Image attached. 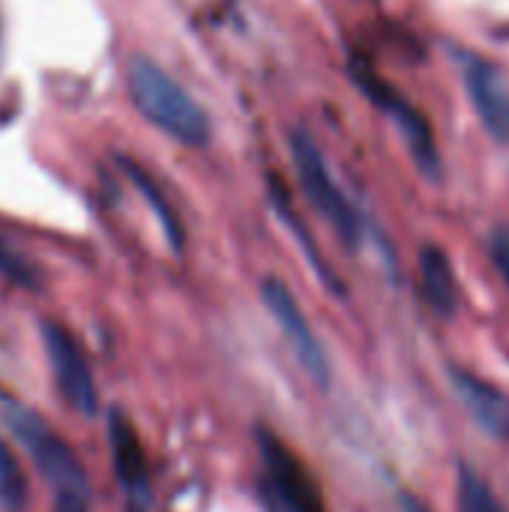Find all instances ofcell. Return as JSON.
I'll return each mask as SVG.
<instances>
[{
    "label": "cell",
    "instance_id": "6da1fadb",
    "mask_svg": "<svg viewBox=\"0 0 509 512\" xmlns=\"http://www.w3.org/2000/svg\"><path fill=\"white\" fill-rule=\"evenodd\" d=\"M126 90L141 117L174 141L186 147H204L210 141L207 111L156 60L132 54L126 60Z\"/></svg>",
    "mask_w": 509,
    "mask_h": 512
},
{
    "label": "cell",
    "instance_id": "7a4b0ae2",
    "mask_svg": "<svg viewBox=\"0 0 509 512\" xmlns=\"http://www.w3.org/2000/svg\"><path fill=\"white\" fill-rule=\"evenodd\" d=\"M3 420L27 450L39 477L54 489V512H87L90 483L69 444L51 426H45L39 414L18 402H3Z\"/></svg>",
    "mask_w": 509,
    "mask_h": 512
},
{
    "label": "cell",
    "instance_id": "3957f363",
    "mask_svg": "<svg viewBox=\"0 0 509 512\" xmlns=\"http://www.w3.org/2000/svg\"><path fill=\"white\" fill-rule=\"evenodd\" d=\"M288 144H291V156H294L297 177H300L306 198L333 225L339 240L354 252L363 240V219L354 210V204L348 201V195L339 189V183L333 180L321 147L315 144V138L306 129H294Z\"/></svg>",
    "mask_w": 509,
    "mask_h": 512
},
{
    "label": "cell",
    "instance_id": "277c9868",
    "mask_svg": "<svg viewBox=\"0 0 509 512\" xmlns=\"http://www.w3.org/2000/svg\"><path fill=\"white\" fill-rule=\"evenodd\" d=\"M351 78L357 81V87H360V90H363L387 117H393V123L399 126V132H402V138H405V144H408V150H411L417 168H420L429 180H441L444 165H441V153H438L435 132H432V126H429V120H426V117H423V114H420L396 87H390L381 75H375L372 66H366V63H351Z\"/></svg>",
    "mask_w": 509,
    "mask_h": 512
},
{
    "label": "cell",
    "instance_id": "5b68a950",
    "mask_svg": "<svg viewBox=\"0 0 509 512\" xmlns=\"http://www.w3.org/2000/svg\"><path fill=\"white\" fill-rule=\"evenodd\" d=\"M261 300H264V306L270 309V315L276 318V324H279V330H282L288 348H291L294 357L300 360V366L309 372V378H312L318 387L327 390V387H330V360H327V354H324V348H321L315 330L309 327V321H306L300 303L294 300L291 288H288L282 279L267 276V279L261 282Z\"/></svg>",
    "mask_w": 509,
    "mask_h": 512
},
{
    "label": "cell",
    "instance_id": "8992f818",
    "mask_svg": "<svg viewBox=\"0 0 509 512\" xmlns=\"http://www.w3.org/2000/svg\"><path fill=\"white\" fill-rule=\"evenodd\" d=\"M258 438V453L264 459L267 468V480H270V495L279 501V507L285 512H327L321 492L312 480V474L303 468V462L264 426L255 429Z\"/></svg>",
    "mask_w": 509,
    "mask_h": 512
},
{
    "label": "cell",
    "instance_id": "52a82bcc",
    "mask_svg": "<svg viewBox=\"0 0 509 512\" xmlns=\"http://www.w3.org/2000/svg\"><path fill=\"white\" fill-rule=\"evenodd\" d=\"M42 345H45V357L51 363L54 381L60 396L69 402V408H75L84 417H96L99 414V393L90 375V366L78 348V342L72 339V333L66 327H60L57 321H42Z\"/></svg>",
    "mask_w": 509,
    "mask_h": 512
},
{
    "label": "cell",
    "instance_id": "ba28073f",
    "mask_svg": "<svg viewBox=\"0 0 509 512\" xmlns=\"http://www.w3.org/2000/svg\"><path fill=\"white\" fill-rule=\"evenodd\" d=\"M456 60H459L468 99L474 102L483 129L498 144H509V87L504 72L495 63L465 48H456Z\"/></svg>",
    "mask_w": 509,
    "mask_h": 512
},
{
    "label": "cell",
    "instance_id": "9c48e42d",
    "mask_svg": "<svg viewBox=\"0 0 509 512\" xmlns=\"http://www.w3.org/2000/svg\"><path fill=\"white\" fill-rule=\"evenodd\" d=\"M108 441H111V459L114 474L126 492V501L132 512H144L150 504V474H147V456L138 441L135 426L120 408L108 411Z\"/></svg>",
    "mask_w": 509,
    "mask_h": 512
},
{
    "label": "cell",
    "instance_id": "30bf717a",
    "mask_svg": "<svg viewBox=\"0 0 509 512\" xmlns=\"http://www.w3.org/2000/svg\"><path fill=\"white\" fill-rule=\"evenodd\" d=\"M450 381H453V390H456L462 408L480 426V432H486L492 441H509L507 396L498 387H492V384H486L477 375L462 372V369H450Z\"/></svg>",
    "mask_w": 509,
    "mask_h": 512
},
{
    "label": "cell",
    "instance_id": "8fae6325",
    "mask_svg": "<svg viewBox=\"0 0 509 512\" xmlns=\"http://www.w3.org/2000/svg\"><path fill=\"white\" fill-rule=\"evenodd\" d=\"M420 285H423V297L429 309L441 321H450L459 309V282L444 249L438 246L420 249Z\"/></svg>",
    "mask_w": 509,
    "mask_h": 512
},
{
    "label": "cell",
    "instance_id": "7c38bea8",
    "mask_svg": "<svg viewBox=\"0 0 509 512\" xmlns=\"http://www.w3.org/2000/svg\"><path fill=\"white\" fill-rule=\"evenodd\" d=\"M117 165H120V171L129 177V183L138 189V195L150 204L153 216L159 219V225H162V231H165L168 246H171L174 252H183V246H186L183 225H180V219H177L174 207L165 201V195H162V189L156 186V180H153V177H150L138 162H135V159H129V156H117Z\"/></svg>",
    "mask_w": 509,
    "mask_h": 512
},
{
    "label": "cell",
    "instance_id": "4fadbf2b",
    "mask_svg": "<svg viewBox=\"0 0 509 512\" xmlns=\"http://www.w3.org/2000/svg\"><path fill=\"white\" fill-rule=\"evenodd\" d=\"M273 207H276V210H279V216H282V219L288 222V228H291V231L297 234L300 246L306 249V255H309L312 267L318 270V276L324 279V285H327V288H330L333 294H339V297H342V294H345V285H342V282H339V279H336V276L330 273V267H327V264H324V258L318 255V246H315V243H312V237L306 234L303 222H300V219L294 216V210H291V204H288V198H285V192H282V186H279V183H273Z\"/></svg>",
    "mask_w": 509,
    "mask_h": 512
},
{
    "label": "cell",
    "instance_id": "5bb4252c",
    "mask_svg": "<svg viewBox=\"0 0 509 512\" xmlns=\"http://www.w3.org/2000/svg\"><path fill=\"white\" fill-rule=\"evenodd\" d=\"M459 512H507L492 486L468 465H459Z\"/></svg>",
    "mask_w": 509,
    "mask_h": 512
},
{
    "label": "cell",
    "instance_id": "9a60e30c",
    "mask_svg": "<svg viewBox=\"0 0 509 512\" xmlns=\"http://www.w3.org/2000/svg\"><path fill=\"white\" fill-rule=\"evenodd\" d=\"M0 504L9 512H21L27 507V480L3 438H0Z\"/></svg>",
    "mask_w": 509,
    "mask_h": 512
},
{
    "label": "cell",
    "instance_id": "2e32d148",
    "mask_svg": "<svg viewBox=\"0 0 509 512\" xmlns=\"http://www.w3.org/2000/svg\"><path fill=\"white\" fill-rule=\"evenodd\" d=\"M0 276H3L6 282L18 285V288H27V291L42 288L39 270H36L27 258H21L12 246H6L3 240H0Z\"/></svg>",
    "mask_w": 509,
    "mask_h": 512
},
{
    "label": "cell",
    "instance_id": "e0dca14e",
    "mask_svg": "<svg viewBox=\"0 0 509 512\" xmlns=\"http://www.w3.org/2000/svg\"><path fill=\"white\" fill-rule=\"evenodd\" d=\"M489 258L498 267V273L504 276L509 288V231L507 228H495L489 237Z\"/></svg>",
    "mask_w": 509,
    "mask_h": 512
},
{
    "label": "cell",
    "instance_id": "ac0fdd59",
    "mask_svg": "<svg viewBox=\"0 0 509 512\" xmlns=\"http://www.w3.org/2000/svg\"><path fill=\"white\" fill-rule=\"evenodd\" d=\"M399 507H402V512H429L426 507H423V501H417L414 495H408V492H402L399 495Z\"/></svg>",
    "mask_w": 509,
    "mask_h": 512
},
{
    "label": "cell",
    "instance_id": "d6986e66",
    "mask_svg": "<svg viewBox=\"0 0 509 512\" xmlns=\"http://www.w3.org/2000/svg\"><path fill=\"white\" fill-rule=\"evenodd\" d=\"M264 501H267V512H285L282 507H279V501H276L267 489H264Z\"/></svg>",
    "mask_w": 509,
    "mask_h": 512
}]
</instances>
